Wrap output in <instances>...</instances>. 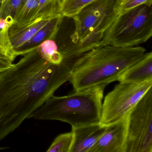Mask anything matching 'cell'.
Listing matches in <instances>:
<instances>
[{
    "instance_id": "6da1fadb",
    "label": "cell",
    "mask_w": 152,
    "mask_h": 152,
    "mask_svg": "<svg viewBox=\"0 0 152 152\" xmlns=\"http://www.w3.org/2000/svg\"><path fill=\"white\" fill-rule=\"evenodd\" d=\"M36 48L0 72V141L69 80L80 57L63 58L61 64H53L43 59Z\"/></svg>"
},
{
    "instance_id": "7a4b0ae2",
    "label": "cell",
    "mask_w": 152,
    "mask_h": 152,
    "mask_svg": "<svg viewBox=\"0 0 152 152\" xmlns=\"http://www.w3.org/2000/svg\"><path fill=\"white\" fill-rule=\"evenodd\" d=\"M146 52L143 47L107 45L81 56L69 81L74 91L117 81L119 75Z\"/></svg>"
},
{
    "instance_id": "3957f363",
    "label": "cell",
    "mask_w": 152,
    "mask_h": 152,
    "mask_svg": "<svg viewBox=\"0 0 152 152\" xmlns=\"http://www.w3.org/2000/svg\"><path fill=\"white\" fill-rule=\"evenodd\" d=\"M102 84L63 96L53 95L31 116L67 123L72 127L100 124L104 91Z\"/></svg>"
},
{
    "instance_id": "277c9868",
    "label": "cell",
    "mask_w": 152,
    "mask_h": 152,
    "mask_svg": "<svg viewBox=\"0 0 152 152\" xmlns=\"http://www.w3.org/2000/svg\"><path fill=\"white\" fill-rule=\"evenodd\" d=\"M115 0H96L73 17L74 30L58 47L63 58L78 56L101 47L102 29Z\"/></svg>"
},
{
    "instance_id": "5b68a950",
    "label": "cell",
    "mask_w": 152,
    "mask_h": 152,
    "mask_svg": "<svg viewBox=\"0 0 152 152\" xmlns=\"http://www.w3.org/2000/svg\"><path fill=\"white\" fill-rule=\"evenodd\" d=\"M152 36V6L143 4L132 10L119 19L107 45L121 48L136 47L147 42Z\"/></svg>"
},
{
    "instance_id": "8992f818",
    "label": "cell",
    "mask_w": 152,
    "mask_h": 152,
    "mask_svg": "<svg viewBox=\"0 0 152 152\" xmlns=\"http://www.w3.org/2000/svg\"><path fill=\"white\" fill-rule=\"evenodd\" d=\"M152 88V80L140 83L120 82L105 97L100 124L107 126L127 116Z\"/></svg>"
},
{
    "instance_id": "52a82bcc",
    "label": "cell",
    "mask_w": 152,
    "mask_h": 152,
    "mask_svg": "<svg viewBox=\"0 0 152 152\" xmlns=\"http://www.w3.org/2000/svg\"><path fill=\"white\" fill-rule=\"evenodd\" d=\"M152 152V88L128 115L125 152Z\"/></svg>"
},
{
    "instance_id": "ba28073f",
    "label": "cell",
    "mask_w": 152,
    "mask_h": 152,
    "mask_svg": "<svg viewBox=\"0 0 152 152\" xmlns=\"http://www.w3.org/2000/svg\"><path fill=\"white\" fill-rule=\"evenodd\" d=\"M128 115L106 126L104 133L90 152H125Z\"/></svg>"
},
{
    "instance_id": "9c48e42d",
    "label": "cell",
    "mask_w": 152,
    "mask_h": 152,
    "mask_svg": "<svg viewBox=\"0 0 152 152\" xmlns=\"http://www.w3.org/2000/svg\"><path fill=\"white\" fill-rule=\"evenodd\" d=\"M105 129L100 124L72 127L73 138L70 152H90Z\"/></svg>"
},
{
    "instance_id": "30bf717a",
    "label": "cell",
    "mask_w": 152,
    "mask_h": 152,
    "mask_svg": "<svg viewBox=\"0 0 152 152\" xmlns=\"http://www.w3.org/2000/svg\"><path fill=\"white\" fill-rule=\"evenodd\" d=\"M143 4L152 6V0H115L102 29L101 46L107 45L112 31L119 19L132 10Z\"/></svg>"
},
{
    "instance_id": "8fae6325",
    "label": "cell",
    "mask_w": 152,
    "mask_h": 152,
    "mask_svg": "<svg viewBox=\"0 0 152 152\" xmlns=\"http://www.w3.org/2000/svg\"><path fill=\"white\" fill-rule=\"evenodd\" d=\"M152 80V53H145L118 77L119 82L140 83Z\"/></svg>"
},
{
    "instance_id": "7c38bea8",
    "label": "cell",
    "mask_w": 152,
    "mask_h": 152,
    "mask_svg": "<svg viewBox=\"0 0 152 152\" xmlns=\"http://www.w3.org/2000/svg\"><path fill=\"white\" fill-rule=\"evenodd\" d=\"M51 18L35 19L24 24H13L9 29V35L15 51L17 52Z\"/></svg>"
},
{
    "instance_id": "4fadbf2b",
    "label": "cell",
    "mask_w": 152,
    "mask_h": 152,
    "mask_svg": "<svg viewBox=\"0 0 152 152\" xmlns=\"http://www.w3.org/2000/svg\"><path fill=\"white\" fill-rule=\"evenodd\" d=\"M64 18L61 15L52 18L41 28L33 37L18 51V56H23L48 40H54Z\"/></svg>"
},
{
    "instance_id": "5bb4252c",
    "label": "cell",
    "mask_w": 152,
    "mask_h": 152,
    "mask_svg": "<svg viewBox=\"0 0 152 152\" xmlns=\"http://www.w3.org/2000/svg\"><path fill=\"white\" fill-rule=\"evenodd\" d=\"M64 1L39 0L38 10L32 21L37 19L50 18L60 15Z\"/></svg>"
},
{
    "instance_id": "9a60e30c",
    "label": "cell",
    "mask_w": 152,
    "mask_h": 152,
    "mask_svg": "<svg viewBox=\"0 0 152 152\" xmlns=\"http://www.w3.org/2000/svg\"><path fill=\"white\" fill-rule=\"evenodd\" d=\"M36 49L40 56L50 64L58 65L63 61V56L58 50L57 44L53 40L43 42Z\"/></svg>"
},
{
    "instance_id": "2e32d148",
    "label": "cell",
    "mask_w": 152,
    "mask_h": 152,
    "mask_svg": "<svg viewBox=\"0 0 152 152\" xmlns=\"http://www.w3.org/2000/svg\"><path fill=\"white\" fill-rule=\"evenodd\" d=\"M39 0H25L14 20L15 24L27 23L32 21L39 7Z\"/></svg>"
},
{
    "instance_id": "e0dca14e",
    "label": "cell",
    "mask_w": 152,
    "mask_h": 152,
    "mask_svg": "<svg viewBox=\"0 0 152 152\" xmlns=\"http://www.w3.org/2000/svg\"><path fill=\"white\" fill-rule=\"evenodd\" d=\"M18 55L9 35V29L0 30V59L13 63Z\"/></svg>"
},
{
    "instance_id": "ac0fdd59",
    "label": "cell",
    "mask_w": 152,
    "mask_h": 152,
    "mask_svg": "<svg viewBox=\"0 0 152 152\" xmlns=\"http://www.w3.org/2000/svg\"><path fill=\"white\" fill-rule=\"evenodd\" d=\"M24 1L25 0H6L0 5V19H4L12 25Z\"/></svg>"
},
{
    "instance_id": "d6986e66",
    "label": "cell",
    "mask_w": 152,
    "mask_h": 152,
    "mask_svg": "<svg viewBox=\"0 0 152 152\" xmlns=\"http://www.w3.org/2000/svg\"><path fill=\"white\" fill-rule=\"evenodd\" d=\"M73 135L71 132L62 133L56 137L49 148L48 152H70Z\"/></svg>"
},
{
    "instance_id": "ffe728a7",
    "label": "cell",
    "mask_w": 152,
    "mask_h": 152,
    "mask_svg": "<svg viewBox=\"0 0 152 152\" xmlns=\"http://www.w3.org/2000/svg\"><path fill=\"white\" fill-rule=\"evenodd\" d=\"M96 0H65L61 15L63 18H72L83 9Z\"/></svg>"
},
{
    "instance_id": "44dd1931",
    "label": "cell",
    "mask_w": 152,
    "mask_h": 152,
    "mask_svg": "<svg viewBox=\"0 0 152 152\" xmlns=\"http://www.w3.org/2000/svg\"><path fill=\"white\" fill-rule=\"evenodd\" d=\"M14 64L7 60L0 59V72H3L13 66Z\"/></svg>"
},
{
    "instance_id": "7402d4cb",
    "label": "cell",
    "mask_w": 152,
    "mask_h": 152,
    "mask_svg": "<svg viewBox=\"0 0 152 152\" xmlns=\"http://www.w3.org/2000/svg\"><path fill=\"white\" fill-rule=\"evenodd\" d=\"M6 1V0H0V5L4 3Z\"/></svg>"
}]
</instances>
